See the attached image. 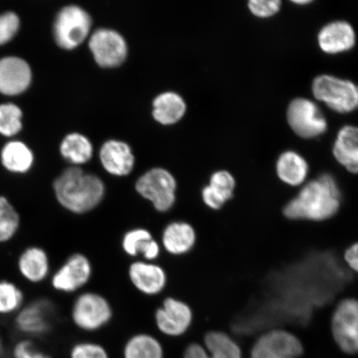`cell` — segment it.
Here are the masks:
<instances>
[{
    "label": "cell",
    "instance_id": "1",
    "mask_svg": "<svg viewBox=\"0 0 358 358\" xmlns=\"http://www.w3.org/2000/svg\"><path fill=\"white\" fill-rule=\"evenodd\" d=\"M53 191L61 207L77 215L91 213L99 207L106 194L105 183L99 176L77 166L65 169L55 179Z\"/></svg>",
    "mask_w": 358,
    "mask_h": 358
},
{
    "label": "cell",
    "instance_id": "9",
    "mask_svg": "<svg viewBox=\"0 0 358 358\" xmlns=\"http://www.w3.org/2000/svg\"><path fill=\"white\" fill-rule=\"evenodd\" d=\"M287 120L293 131L304 138H315L326 131L328 124L319 107L306 98H296L290 102Z\"/></svg>",
    "mask_w": 358,
    "mask_h": 358
},
{
    "label": "cell",
    "instance_id": "16",
    "mask_svg": "<svg viewBox=\"0 0 358 358\" xmlns=\"http://www.w3.org/2000/svg\"><path fill=\"white\" fill-rule=\"evenodd\" d=\"M103 169L115 177H125L133 171L136 158L127 143L117 140L107 141L99 153Z\"/></svg>",
    "mask_w": 358,
    "mask_h": 358
},
{
    "label": "cell",
    "instance_id": "18",
    "mask_svg": "<svg viewBox=\"0 0 358 358\" xmlns=\"http://www.w3.org/2000/svg\"><path fill=\"white\" fill-rule=\"evenodd\" d=\"M55 306L48 299H38L22 310L16 317V325L22 332L41 335L51 327Z\"/></svg>",
    "mask_w": 358,
    "mask_h": 358
},
{
    "label": "cell",
    "instance_id": "28",
    "mask_svg": "<svg viewBox=\"0 0 358 358\" xmlns=\"http://www.w3.org/2000/svg\"><path fill=\"white\" fill-rule=\"evenodd\" d=\"M124 358H164L162 343L155 336L149 334H137L125 343Z\"/></svg>",
    "mask_w": 358,
    "mask_h": 358
},
{
    "label": "cell",
    "instance_id": "36",
    "mask_svg": "<svg viewBox=\"0 0 358 358\" xmlns=\"http://www.w3.org/2000/svg\"><path fill=\"white\" fill-rule=\"evenodd\" d=\"M345 261L352 270L358 272V243L352 245L347 250Z\"/></svg>",
    "mask_w": 358,
    "mask_h": 358
},
{
    "label": "cell",
    "instance_id": "22",
    "mask_svg": "<svg viewBox=\"0 0 358 358\" xmlns=\"http://www.w3.org/2000/svg\"><path fill=\"white\" fill-rule=\"evenodd\" d=\"M333 150L339 164L349 172L358 173V127L346 125L340 129Z\"/></svg>",
    "mask_w": 358,
    "mask_h": 358
},
{
    "label": "cell",
    "instance_id": "3",
    "mask_svg": "<svg viewBox=\"0 0 358 358\" xmlns=\"http://www.w3.org/2000/svg\"><path fill=\"white\" fill-rule=\"evenodd\" d=\"M134 187L156 212L167 213L176 204L178 182L166 169L156 167L148 170L137 179Z\"/></svg>",
    "mask_w": 358,
    "mask_h": 358
},
{
    "label": "cell",
    "instance_id": "7",
    "mask_svg": "<svg viewBox=\"0 0 358 358\" xmlns=\"http://www.w3.org/2000/svg\"><path fill=\"white\" fill-rule=\"evenodd\" d=\"M89 48L96 64L105 69L122 65L128 55V45L122 34L114 29L101 28L92 34Z\"/></svg>",
    "mask_w": 358,
    "mask_h": 358
},
{
    "label": "cell",
    "instance_id": "29",
    "mask_svg": "<svg viewBox=\"0 0 358 358\" xmlns=\"http://www.w3.org/2000/svg\"><path fill=\"white\" fill-rule=\"evenodd\" d=\"M20 226V217L6 196H0V243L15 236Z\"/></svg>",
    "mask_w": 358,
    "mask_h": 358
},
{
    "label": "cell",
    "instance_id": "32",
    "mask_svg": "<svg viewBox=\"0 0 358 358\" xmlns=\"http://www.w3.org/2000/svg\"><path fill=\"white\" fill-rule=\"evenodd\" d=\"M20 28V17L15 13L6 12L0 15V46L11 41Z\"/></svg>",
    "mask_w": 358,
    "mask_h": 358
},
{
    "label": "cell",
    "instance_id": "38",
    "mask_svg": "<svg viewBox=\"0 0 358 358\" xmlns=\"http://www.w3.org/2000/svg\"><path fill=\"white\" fill-rule=\"evenodd\" d=\"M2 353H3V343H2L1 338H0V357H1Z\"/></svg>",
    "mask_w": 358,
    "mask_h": 358
},
{
    "label": "cell",
    "instance_id": "15",
    "mask_svg": "<svg viewBox=\"0 0 358 358\" xmlns=\"http://www.w3.org/2000/svg\"><path fill=\"white\" fill-rule=\"evenodd\" d=\"M32 82V70L28 62L19 57L0 59V93L17 96L24 92Z\"/></svg>",
    "mask_w": 358,
    "mask_h": 358
},
{
    "label": "cell",
    "instance_id": "5",
    "mask_svg": "<svg viewBox=\"0 0 358 358\" xmlns=\"http://www.w3.org/2000/svg\"><path fill=\"white\" fill-rule=\"evenodd\" d=\"M113 313L108 299L99 293L87 291L75 299L71 317L79 329L96 332L110 323Z\"/></svg>",
    "mask_w": 358,
    "mask_h": 358
},
{
    "label": "cell",
    "instance_id": "26",
    "mask_svg": "<svg viewBox=\"0 0 358 358\" xmlns=\"http://www.w3.org/2000/svg\"><path fill=\"white\" fill-rule=\"evenodd\" d=\"M0 157L3 166L13 173H28L34 162L32 150L20 141L8 142L3 148Z\"/></svg>",
    "mask_w": 358,
    "mask_h": 358
},
{
    "label": "cell",
    "instance_id": "11",
    "mask_svg": "<svg viewBox=\"0 0 358 358\" xmlns=\"http://www.w3.org/2000/svg\"><path fill=\"white\" fill-rule=\"evenodd\" d=\"M336 343L343 352H358V301L348 299L339 303L332 320Z\"/></svg>",
    "mask_w": 358,
    "mask_h": 358
},
{
    "label": "cell",
    "instance_id": "10",
    "mask_svg": "<svg viewBox=\"0 0 358 358\" xmlns=\"http://www.w3.org/2000/svg\"><path fill=\"white\" fill-rule=\"evenodd\" d=\"M92 275V264L86 255L74 253L53 275L52 288L62 293L77 292L89 283Z\"/></svg>",
    "mask_w": 358,
    "mask_h": 358
},
{
    "label": "cell",
    "instance_id": "19",
    "mask_svg": "<svg viewBox=\"0 0 358 358\" xmlns=\"http://www.w3.org/2000/svg\"><path fill=\"white\" fill-rule=\"evenodd\" d=\"M320 47L329 55H338L350 50L356 43L355 31L346 21H334L320 30Z\"/></svg>",
    "mask_w": 358,
    "mask_h": 358
},
{
    "label": "cell",
    "instance_id": "13",
    "mask_svg": "<svg viewBox=\"0 0 358 358\" xmlns=\"http://www.w3.org/2000/svg\"><path fill=\"white\" fill-rule=\"evenodd\" d=\"M128 277L134 287L147 296L159 295L168 285L166 271L155 262H132L128 268Z\"/></svg>",
    "mask_w": 358,
    "mask_h": 358
},
{
    "label": "cell",
    "instance_id": "35",
    "mask_svg": "<svg viewBox=\"0 0 358 358\" xmlns=\"http://www.w3.org/2000/svg\"><path fill=\"white\" fill-rule=\"evenodd\" d=\"M15 358H51L42 352L36 350L33 343L29 341H21L13 349Z\"/></svg>",
    "mask_w": 358,
    "mask_h": 358
},
{
    "label": "cell",
    "instance_id": "25",
    "mask_svg": "<svg viewBox=\"0 0 358 358\" xmlns=\"http://www.w3.org/2000/svg\"><path fill=\"white\" fill-rule=\"evenodd\" d=\"M308 171L306 160L296 152H284L277 160V174L282 181L289 185H301L307 177Z\"/></svg>",
    "mask_w": 358,
    "mask_h": 358
},
{
    "label": "cell",
    "instance_id": "23",
    "mask_svg": "<svg viewBox=\"0 0 358 358\" xmlns=\"http://www.w3.org/2000/svg\"><path fill=\"white\" fill-rule=\"evenodd\" d=\"M186 111V102L179 94L165 92L155 98L152 115L157 122L171 125L178 122Z\"/></svg>",
    "mask_w": 358,
    "mask_h": 358
},
{
    "label": "cell",
    "instance_id": "37",
    "mask_svg": "<svg viewBox=\"0 0 358 358\" xmlns=\"http://www.w3.org/2000/svg\"><path fill=\"white\" fill-rule=\"evenodd\" d=\"M311 1H308V0H303V1H301V0H299V1H294V3H296V4H307V3H310Z\"/></svg>",
    "mask_w": 358,
    "mask_h": 358
},
{
    "label": "cell",
    "instance_id": "14",
    "mask_svg": "<svg viewBox=\"0 0 358 358\" xmlns=\"http://www.w3.org/2000/svg\"><path fill=\"white\" fill-rule=\"evenodd\" d=\"M203 341V345L190 343L182 358H241L239 346L225 333L211 331L205 335Z\"/></svg>",
    "mask_w": 358,
    "mask_h": 358
},
{
    "label": "cell",
    "instance_id": "20",
    "mask_svg": "<svg viewBox=\"0 0 358 358\" xmlns=\"http://www.w3.org/2000/svg\"><path fill=\"white\" fill-rule=\"evenodd\" d=\"M122 248L129 257H141L145 262H154L161 254V245L150 230L136 227L122 236Z\"/></svg>",
    "mask_w": 358,
    "mask_h": 358
},
{
    "label": "cell",
    "instance_id": "4",
    "mask_svg": "<svg viewBox=\"0 0 358 358\" xmlns=\"http://www.w3.org/2000/svg\"><path fill=\"white\" fill-rule=\"evenodd\" d=\"M92 26L89 13L80 6L71 4L57 13L53 24V37L58 47L73 50L87 39Z\"/></svg>",
    "mask_w": 358,
    "mask_h": 358
},
{
    "label": "cell",
    "instance_id": "31",
    "mask_svg": "<svg viewBox=\"0 0 358 358\" xmlns=\"http://www.w3.org/2000/svg\"><path fill=\"white\" fill-rule=\"evenodd\" d=\"M24 294L20 288L10 281H0V313L8 315L21 307Z\"/></svg>",
    "mask_w": 358,
    "mask_h": 358
},
{
    "label": "cell",
    "instance_id": "33",
    "mask_svg": "<svg viewBox=\"0 0 358 358\" xmlns=\"http://www.w3.org/2000/svg\"><path fill=\"white\" fill-rule=\"evenodd\" d=\"M71 358H109V355L101 344L83 342L71 348Z\"/></svg>",
    "mask_w": 358,
    "mask_h": 358
},
{
    "label": "cell",
    "instance_id": "21",
    "mask_svg": "<svg viewBox=\"0 0 358 358\" xmlns=\"http://www.w3.org/2000/svg\"><path fill=\"white\" fill-rule=\"evenodd\" d=\"M236 181L234 176L226 170L215 172L209 183L201 190V200L212 210H220L234 196Z\"/></svg>",
    "mask_w": 358,
    "mask_h": 358
},
{
    "label": "cell",
    "instance_id": "8",
    "mask_svg": "<svg viewBox=\"0 0 358 358\" xmlns=\"http://www.w3.org/2000/svg\"><path fill=\"white\" fill-rule=\"evenodd\" d=\"M194 315L189 303L176 297H167L155 313L157 329L167 337L178 338L187 333Z\"/></svg>",
    "mask_w": 358,
    "mask_h": 358
},
{
    "label": "cell",
    "instance_id": "12",
    "mask_svg": "<svg viewBox=\"0 0 358 358\" xmlns=\"http://www.w3.org/2000/svg\"><path fill=\"white\" fill-rule=\"evenodd\" d=\"M303 352L302 343L292 334L272 330L255 344L252 358H297Z\"/></svg>",
    "mask_w": 358,
    "mask_h": 358
},
{
    "label": "cell",
    "instance_id": "2",
    "mask_svg": "<svg viewBox=\"0 0 358 358\" xmlns=\"http://www.w3.org/2000/svg\"><path fill=\"white\" fill-rule=\"evenodd\" d=\"M341 192L330 174H323L310 182L286 204L284 214L293 220L324 221L338 213Z\"/></svg>",
    "mask_w": 358,
    "mask_h": 358
},
{
    "label": "cell",
    "instance_id": "30",
    "mask_svg": "<svg viewBox=\"0 0 358 358\" xmlns=\"http://www.w3.org/2000/svg\"><path fill=\"white\" fill-rule=\"evenodd\" d=\"M22 112L19 106L6 103L0 105V134L11 137L21 131Z\"/></svg>",
    "mask_w": 358,
    "mask_h": 358
},
{
    "label": "cell",
    "instance_id": "17",
    "mask_svg": "<svg viewBox=\"0 0 358 358\" xmlns=\"http://www.w3.org/2000/svg\"><path fill=\"white\" fill-rule=\"evenodd\" d=\"M196 240V231L191 223L173 221L164 227L160 245L171 256L182 257L194 250Z\"/></svg>",
    "mask_w": 358,
    "mask_h": 358
},
{
    "label": "cell",
    "instance_id": "27",
    "mask_svg": "<svg viewBox=\"0 0 358 358\" xmlns=\"http://www.w3.org/2000/svg\"><path fill=\"white\" fill-rule=\"evenodd\" d=\"M62 157L74 166L87 164L92 159L93 145L84 134L71 133L67 134L60 145Z\"/></svg>",
    "mask_w": 358,
    "mask_h": 358
},
{
    "label": "cell",
    "instance_id": "24",
    "mask_svg": "<svg viewBox=\"0 0 358 358\" xmlns=\"http://www.w3.org/2000/svg\"><path fill=\"white\" fill-rule=\"evenodd\" d=\"M17 267L26 280L32 283H39L47 278L50 271V263L43 249L31 246L21 254Z\"/></svg>",
    "mask_w": 358,
    "mask_h": 358
},
{
    "label": "cell",
    "instance_id": "34",
    "mask_svg": "<svg viewBox=\"0 0 358 358\" xmlns=\"http://www.w3.org/2000/svg\"><path fill=\"white\" fill-rule=\"evenodd\" d=\"M279 0H252L248 3L250 12L259 17H268L275 15L280 10Z\"/></svg>",
    "mask_w": 358,
    "mask_h": 358
},
{
    "label": "cell",
    "instance_id": "6",
    "mask_svg": "<svg viewBox=\"0 0 358 358\" xmlns=\"http://www.w3.org/2000/svg\"><path fill=\"white\" fill-rule=\"evenodd\" d=\"M312 90L316 99L338 113L358 109V86L351 80L320 75L313 80Z\"/></svg>",
    "mask_w": 358,
    "mask_h": 358
}]
</instances>
